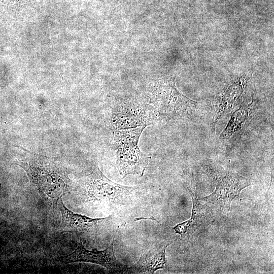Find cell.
<instances>
[{
	"mask_svg": "<svg viewBox=\"0 0 274 274\" xmlns=\"http://www.w3.org/2000/svg\"><path fill=\"white\" fill-rule=\"evenodd\" d=\"M150 102L161 116L178 117L185 115L196 106V102L181 94L176 88L175 78L151 80L149 86Z\"/></svg>",
	"mask_w": 274,
	"mask_h": 274,
	"instance_id": "obj_3",
	"label": "cell"
},
{
	"mask_svg": "<svg viewBox=\"0 0 274 274\" xmlns=\"http://www.w3.org/2000/svg\"><path fill=\"white\" fill-rule=\"evenodd\" d=\"M19 165L26 172L43 199L55 208L70 183L60 163L48 157L27 153L22 156Z\"/></svg>",
	"mask_w": 274,
	"mask_h": 274,
	"instance_id": "obj_1",
	"label": "cell"
},
{
	"mask_svg": "<svg viewBox=\"0 0 274 274\" xmlns=\"http://www.w3.org/2000/svg\"><path fill=\"white\" fill-rule=\"evenodd\" d=\"M146 127L113 130L116 149L138 147L140 138Z\"/></svg>",
	"mask_w": 274,
	"mask_h": 274,
	"instance_id": "obj_11",
	"label": "cell"
},
{
	"mask_svg": "<svg viewBox=\"0 0 274 274\" xmlns=\"http://www.w3.org/2000/svg\"><path fill=\"white\" fill-rule=\"evenodd\" d=\"M188 188L191 193L193 204L191 218L172 228L175 233L180 235L182 238L191 235L199 227L207 223L210 216L208 207L199 202L195 189L190 186H188Z\"/></svg>",
	"mask_w": 274,
	"mask_h": 274,
	"instance_id": "obj_10",
	"label": "cell"
},
{
	"mask_svg": "<svg viewBox=\"0 0 274 274\" xmlns=\"http://www.w3.org/2000/svg\"><path fill=\"white\" fill-rule=\"evenodd\" d=\"M116 150L117 164L120 175L123 177L128 175H143L150 158L139 147Z\"/></svg>",
	"mask_w": 274,
	"mask_h": 274,
	"instance_id": "obj_9",
	"label": "cell"
},
{
	"mask_svg": "<svg viewBox=\"0 0 274 274\" xmlns=\"http://www.w3.org/2000/svg\"><path fill=\"white\" fill-rule=\"evenodd\" d=\"M114 241L104 250L95 249L89 250L86 249L81 242L79 243L76 249L71 254L61 258L62 263L68 264L78 262L91 263L100 265L112 272L125 273L129 272L126 265L116 259L113 248Z\"/></svg>",
	"mask_w": 274,
	"mask_h": 274,
	"instance_id": "obj_5",
	"label": "cell"
},
{
	"mask_svg": "<svg viewBox=\"0 0 274 274\" xmlns=\"http://www.w3.org/2000/svg\"><path fill=\"white\" fill-rule=\"evenodd\" d=\"M138 186H126L107 178L97 165L82 181L80 196L84 202L100 207L125 206L132 200Z\"/></svg>",
	"mask_w": 274,
	"mask_h": 274,
	"instance_id": "obj_2",
	"label": "cell"
},
{
	"mask_svg": "<svg viewBox=\"0 0 274 274\" xmlns=\"http://www.w3.org/2000/svg\"><path fill=\"white\" fill-rule=\"evenodd\" d=\"M57 207L61 213V228L78 235H90L95 233L100 223L106 219H93L75 213L65 207L62 198L58 201Z\"/></svg>",
	"mask_w": 274,
	"mask_h": 274,
	"instance_id": "obj_7",
	"label": "cell"
},
{
	"mask_svg": "<svg viewBox=\"0 0 274 274\" xmlns=\"http://www.w3.org/2000/svg\"><path fill=\"white\" fill-rule=\"evenodd\" d=\"M153 109L150 105L134 100H122L112 109L111 126L113 130L147 126L154 120L155 111Z\"/></svg>",
	"mask_w": 274,
	"mask_h": 274,
	"instance_id": "obj_4",
	"label": "cell"
},
{
	"mask_svg": "<svg viewBox=\"0 0 274 274\" xmlns=\"http://www.w3.org/2000/svg\"><path fill=\"white\" fill-rule=\"evenodd\" d=\"M167 245L155 244L144 248L138 261L130 266L129 272L138 273H154L165 267Z\"/></svg>",
	"mask_w": 274,
	"mask_h": 274,
	"instance_id": "obj_8",
	"label": "cell"
},
{
	"mask_svg": "<svg viewBox=\"0 0 274 274\" xmlns=\"http://www.w3.org/2000/svg\"><path fill=\"white\" fill-rule=\"evenodd\" d=\"M216 189L203 200L229 210L232 200L238 197L242 190L251 185L248 180L236 174L217 173Z\"/></svg>",
	"mask_w": 274,
	"mask_h": 274,
	"instance_id": "obj_6",
	"label": "cell"
}]
</instances>
